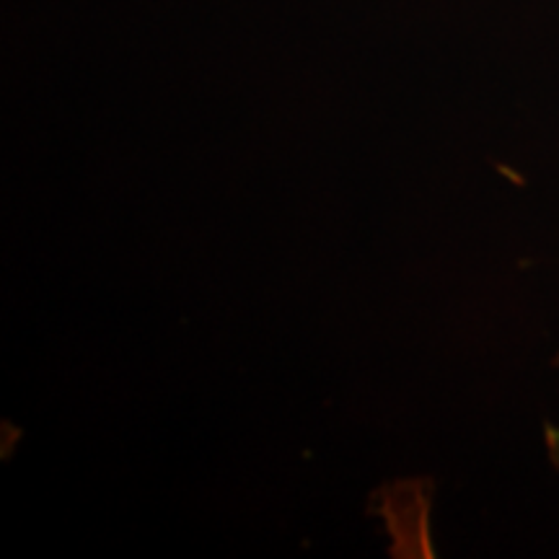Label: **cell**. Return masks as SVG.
Returning a JSON list of instances; mask_svg holds the SVG:
<instances>
[{
    "label": "cell",
    "instance_id": "obj_1",
    "mask_svg": "<svg viewBox=\"0 0 559 559\" xmlns=\"http://www.w3.org/2000/svg\"><path fill=\"white\" fill-rule=\"evenodd\" d=\"M557 464H559V461H557Z\"/></svg>",
    "mask_w": 559,
    "mask_h": 559
}]
</instances>
